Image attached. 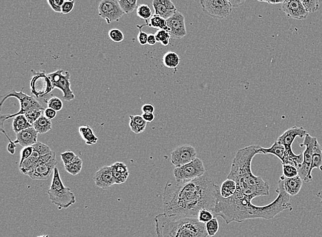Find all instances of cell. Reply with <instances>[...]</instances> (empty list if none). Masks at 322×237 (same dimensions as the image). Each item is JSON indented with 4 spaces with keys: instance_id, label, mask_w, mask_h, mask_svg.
Returning <instances> with one entry per match:
<instances>
[{
    "instance_id": "1",
    "label": "cell",
    "mask_w": 322,
    "mask_h": 237,
    "mask_svg": "<svg viewBox=\"0 0 322 237\" xmlns=\"http://www.w3.org/2000/svg\"><path fill=\"white\" fill-rule=\"evenodd\" d=\"M220 187L208 176L188 182L170 179L163 193L164 212L168 215L198 218L201 210L215 211Z\"/></svg>"
},
{
    "instance_id": "2",
    "label": "cell",
    "mask_w": 322,
    "mask_h": 237,
    "mask_svg": "<svg viewBox=\"0 0 322 237\" xmlns=\"http://www.w3.org/2000/svg\"><path fill=\"white\" fill-rule=\"evenodd\" d=\"M276 192L278 193L276 200L263 206L254 205L252 201L238 200L232 196L223 198L220 193L214 214L215 217H222L226 224H230L232 222L242 223L247 219L270 220L274 219L284 210L292 211V204L290 202L291 195L286 192L280 181Z\"/></svg>"
},
{
    "instance_id": "3",
    "label": "cell",
    "mask_w": 322,
    "mask_h": 237,
    "mask_svg": "<svg viewBox=\"0 0 322 237\" xmlns=\"http://www.w3.org/2000/svg\"><path fill=\"white\" fill-rule=\"evenodd\" d=\"M261 146L252 145L239 149L232 161L228 179L236 183V191L233 197L252 201L253 198L268 196L270 186L261 176H255L251 171V163L255 155L262 154Z\"/></svg>"
},
{
    "instance_id": "4",
    "label": "cell",
    "mask_w": 322,
    "mask_h": 237,
    "mask_svg": "<svg viewBox=\"0 0 322 237\" xmlns=\"http://www.w3.org/2000/svg\"><path fill=\"white\" fill-rule=\"evenodd\" d=\"M157 237H208L206 224L198 218L168 215L164 212L155 217Z\"/></svg>"
},
{
    "instance_id": "5",
    "label": "cell",
    "mask_w": 322,
    "mask_h": 237,
    "mask_svg": "<svg viewBox=\"0 0 322 237\" xmlns=\"http://www.w3.org/2000/svg\"><path fill=\"white\" fill-rule=\"evenodd\" d=\"M48 194L51 202L57 206L58 209H67L77 202L75 195L72 192L71 189L66 187L62 183L57 168H55L53 172L52 183Z\"/></svg>"
},
{
    "instance_id": "6",
    "label": "cell",
    "mask_w": 322,
    "mask_h": 237,
    "mask_svg": "<svg viewBox=\"0 0 322 237\" xmlns=\"http://www.w3.org/2000/svg\"><path fill=\"white\" fill-rule=\"evenodd\" d=\"M23 89L20 92L12 90L9 94L2 96L1 103H0L1 107L3 106L5 100L10 98H17L20 102V110L18 113L13 114V115H4L1 114V117H0V119H1V130L3 129L4 123L8 119L14 118L15 117L18 116L19 115H25L26 113L33 111V110H43V111H45L43 106L35 98H34L33 96H28V95L24 94L23 92Z\"/></svg>"
},
{
    "instance_id": "7",
    "label": "cell",
    "mask_w": 322,
    "mask_h": 237,
    "mask_svg": "<svg viewBox=\"0 0 322 237\" xmlns=\"http://www.w3.org/2000/svg\"><path fill=\"white\" fill-rule=\"evenodd\" d=\"M306 134L308 132L303 127L293 126L286 130L277 139L278 142L285 146L291 165L296 167L297 169L303 162V153L295 154L292 149L293 143L297 136L304 138Z\"/></svg>"
},
{
    "instance_id": "8",
    "label": "cell",
    "mask_w": 322,
    "mask_h": 237,
    "mask_svg": "<svg viewBox=\"0 0 322 237\" xmlns=\"http://www.w3.org/2000/svg\"><path fill=\"white\" fill-rule=\"evenodd\" d=\"M206 172L204 163L200 159L197 158L184 166L175 168L173 171V174L176 181L188 182L205 175Z\"/></svg>"
},
{
    "instance_id": "9",
    "label": "cell",
    "mask_w": 322,
    "mask_h": 237,
    "mask_svg": "<svg viewBox=\"0 0 322 237\" xmlns=\"http://www.w3.org/2000/svg\"><path fill=\"white\" fill-rule=\"evenodd\" d=\"M317 138L309 134L305 136L304 142L301 143V147H305L306 149L303 152V162L298 169V176L302 178L305 183H311L312 179L309 177L310 166H311L312 152Z\"/></svg>"
},
{
    "instance_id": "10",
    "label": "cell",
    "mask_w": 322,
    "mask_h": 237,
    "mask_svg": "<svg viewBox=\"0 0 322 237\" xmlns=\"http://www.w3.org/2000/svg\"><path fill=\"white\" fill-rule=\"evenodd\" d=\"M203 12L213 18L223 20L230 16L232 7L228 0H200Z\"/></svg>"
},
{
    "instance_id": "11",
    "label": "cell",
    "mask_w": 322,
    "mask_h": 237,
    "mask_svg": "<svg viewBox=\"0 0 322 237\" xmlns=\"http://www.w3.org/2000/svg\"><path fill=\"white\" fill-rule=\"evenodd\" d=\"M62 72L63 71L62 69H58L48 73V76L52 82L53 89H59L63 94L62 99L65 101L70 102L75 98V95L71 89L70 74L69 72L66 71L65 75H63Z\"/></svg>"
},
{
    "instance_id": "12",
    "label": "cell",
    "mask_w": 322,
    "mask_h": 237,
    "mask_svg": "<svg viewBox=\"0 0 322 237\" xmlns=\"http://www.w3.org/2000/svg\"><path fill=\"white\" fill-rule=\"evenodd\" d=\"M98 15L107 24L118 22L124 15L117 0H101L98 5Z\"/></svg>"
},
{
    "instance_id": "13",
    "label": "cell",
    "mask_w": 322,
    "mask_h": 237,
    "mask_svg": "<svg viewBox=\"0 0 322 237\" xmlns=\"http://www.w3.org/2000/svg\"><path fill=\"white\" fill-rule=\"evenodd\" d=\"M31 71L33 75L30 80V90L34 96L42 98L54 90L52 82L45 71L37 72L33 69Z\"/></svg>"
},
{
    "instance_id": "14",
    "label": "cell",
    "mask_w": 322,
    "mask_h": 237,
    "mask_svg": "<svg viewBox=\"0 0 322 237\" xmlns=\"http://www.w3.org/2000/svg\"><path fill=\"white\" fill-rule=\"evenodd\" d=\"M196 149L193 146L185 144L176 147L171 152V163L175 168L184 166L198 158Z\"/></svg>"
},
{
    "instance_id": "15",
    "label": "cell",
    "mask_w": 322,
    "mask_h": 237,
    "mask_svg": "<svg viewBox=\"0 0 322 237\" xmlns=\"http://www.w3.org/2000/svg\"><path fill=\"white\" fill-rule=\"evenodd\" d=\"M166 22L170 28L169 33L172 39H181L187 35L185 18L182 13L177 11L172 17L166 20Z\"/></svg>"
},
{
    "instance_id": "16",
    "label": "cell",
    "mask_w": 322,
    "mask_h": 237,
    "mask_svg": "<svg viewBox=\"0 0 322 237\" xmlns=\"http://www.w3.org/2000/svg\"><path fill=\"white\" fill-rule=\"evenodd\" d=\"M282 10L288 18L297 20H305L309 14L301 0H285L282 5Z\"/></svg>"
},
{
    "instance_id": "17",
    "label": "cell",
    "mask_w": 322,
    "mask_h": 237,
    "mask_svg": "<svg viewBox=\"0 0 322 237\" xmlns=\"http://www.w3.org/2000/svg\"><path fill=\"white\" fill-rule=\"evenodd\" d=\"M56 164H57V161L55 156L48 162L36 165L35 168L28 172L27 176L33 180L45 181L50 178L51 174L56 168Z\"/></svg>"
},
{
    "instance_id": "18",
    "label": "cell",
    "mask_w": 322,
    "mask_h": 237,
    "mask_svg": "<svg viewBox=\"0 0 322 237\" xmlns=\"http://www.w3.org/2000/svg\"><path fill=\"white\" fill-rule=\"evenodd\" d=\"M93 179L95 182L96 187L103 189H107L115 184L111 166H105L100 168L96 172Z\"/></svg>"
},
{
    "instance_id": "19",
    "label": "cell",
    "mask_w": 322,
    "mask_h": 237,
    "mask_svg": "<svg viewBox=\"0 0 322 237\" xmlns=\"http://www.w3.org/2000/svg\"><path fill=\"white\" fill-rule=\"evenodd\" d=\"M155 14L168 20L177 12V8L171 0H153Z\"/></svg>"
},
{
    "instance_id": "20",
    "label": "cell",
    "mask_w": 322,
    "mask_h": 237,
    "mask_svg": "<svg viewBox=\"0 0 322 237\" xmlns=\"http://www.w3.org/2000/svg\"><path fill=\"white\" fill-rule=\"evenodd\" d=\"M38 133L37 130L34 128V127L22 130L19 133L16 134V140L14 141L15 143L19 144L22 147H28L37 143Z\"/></svg>"
},
{
    "instance_id": "21",
    "label": "cell",
    "mask_w": 322,
    "mask_h": 237,
    "mask_svg": "<svg viewBox=\"0 0 322 237\" xmlns=\"http://www.w3.org/2000/svg\"><path fill=\"white\" fill-rule=\"evenodd\" d=\"M279 181L281 182L286 192L291 196H295L300 193L304 183L299 176L293 178H286L282 175Z\"/></svg>"
},
{
    "instance_id": "22",
    "label": "cell",
    "mask_w": 322,
    "mask_h": 237,
    "mask_svg": "<svg viewBox=\"0 0 322 237\" xmlns=\"http://www.w3.org/2000/svg\"><path fill=\"white\" fill-rule=\"evenodd\" d=\"M260 151L262 154L270 153V154L274 155V156L278 157L281 161L282 165H291L285 146L277 141L275 142L272 146H271L269 148L261 147Z\"/></svg>"
},
{
    "instance_id": "23",
    "label": "cell",
    "mask_w": 322,
    "mask_h": 237,
    "mask_svg": "<svg viewBox=\"0 0 322 237\" xmlns=\"http://www.w3.org/2000/svg\"><path fill=\"white\" fill-rule=\"evenodd\" d=\"M319 169L322 172V146L318 141L316 142L312 152L311 166H310L309 177L312 180V172L314 169Z\"/></svg>"
},
{
    "instance_id": "24",
    "label": "cell",
    "mask_w": 322,
    "mask_h": 237,
    "mask_svg": "<svg viewBox=\"0 0 322 237\" xmlns=\"http://www.w3.org/2000/svg\"><path fill=\"white\" fill-rule=\"evenodd\" d=\"M130 126L134 133L139 134L145 132L147 122L140 115H130Z\"/></svg>"
},
{
    "instance_id": "25",
    "label": "cell",
    "mask_w": 322,
    "mask_h": 237,
    "mask_svg": "<svg viewBox=\"0 0 322 237\" xmlns=\"http://www.w3.org/2000/svg\"><path fill=\"white\" fill-rule=\"evenodd\" d=\"M79 132L81 138L84 140L85 143L89 146L95 145L98 141L97 136L95 135L92 128L89 126L79 127Z\"/></svg>"
},
{
    "instance_id": "26",
    "label": "cell",
    "mask_w": 322,
    "mask_h": 237,
    "mask_svg": "<svg viewBox=\"0 0 322 237\" xmlns=\"http://www.w3.org/2000/svg\"><path fill=\"white\" fill-rule=\"evenodd\" d=\"M145 25L147 27L154 28V29L164 30L168 32H170V28L167 26L166 20L155 14L153 15L150 20L146 21Z\"/></svg>"
},
{
    "instance_id": "27",
    "label": "cell",
    "mask_w": 322,
    "mask_h": 237,
    "mask_svg": "<svg viewBox=\"0 0 322 237\" xmlns=\"http://www.w3.org/2000/svg\"><path fill=\"white\" fill-rule=\"evenodd\" d=\"M236 191V183L233 180H225L220 187V193L223 198H228L234 195Z\"/></svg>"
},
{
    "instance_id": "28",
    "label": "cell",
    "mask_w": 322,
    "mask_h": 237,
    "mask_svg": "<svg viewBox=\"0 0 322 237\" xmlns=\"http://www.w3.org/2000/svg\"><path fill=\"white\" fill-rule=\"evenodd\" d=\"M33 126L38 133L43 134L52 130V124L50 119L46 118L44 115H43L34 123Z\"/></svg>"
},
{
    "instance_id": "29",
    "label": "cell",
    "mask_w": 322,
    "mask_h": 237,
    "mask_svg": "<svg viewBox=\"0 0 322 237\" xmlns=\"http://www.w3.org/2000/svg\"><path fill=\"white\" fill-rule=\"evenodd\" d=\"M33 125L28 122L24 115H19L13 119V130L15 134H18L22 130L31 128Z\"/></svg>"
},
{
    "instance_id": "30",
    "label": "cell",
    "mask_w": 322,
    "mask_h": 237,
    "mask_svg": "<svg viewBox=\"0 0 322 237\" xmlns=\"http://www.w3.org/2000/svg\"><path fill=\"white\" fill-rule=\"evenodd\" d=\"M162 61L165 67L168 69H175L179 64L180 58L177 53L168 52L163 56Z\"/></svg>"
},
{
    "instance_id": "31",
    "label": "cell",
    "mask_w": 322,
    "mask_h": 237,
    "mask_svg": "<svg viewBox=\"0 0 322 237\" xmlns=\"http://www.w3.org/2000/svg\"><path fill=\"white\" fill-rule=\"evenodd\" d=\"M64 168L68 173L73 176H77L80 174L83 168V161L81 160L80 157L77 156V159L70 164L64 166Z\"/></svg>"
},
{
    "instance_id": "32",
    "label": "cell",
    "mask_w": 322,
    "mask_h": 237,
    "mask_svg": "<svg viewBox=\"0 0 322 237\" xmlns=\"http://www.w3.org/2000/svg\"><path fill=\"white\" fill-rule=\"evenodd\" d=\"M119 5L124 14L130 15L137 9L138 0H119Z\"/></svg>"
},
{
    "instance_id": "33",
    "label": "cell",
    "mask_w": 322,
    "mask_h": 237,
    "mask_svg": "<svg viewBox=\"0 0 322 237\" xmlns=\"http://www.w3.org/2000/svg\"><path fill=\"white\" fill-rule=\"evenodd\" d=\"M136 11H137L138 17H139L142 20H145V22L150 20L151 17L153 16L151 8L147 5L138 6Z\"/></svg>"
},
{
    "instance_id": "34",
    "label": "cell",
    "mask_w": 322,
    "mask_h": 237,
    "mask_svg": "<svg viewBox=\"0 0 322 237\" xmlns=\"http://www.w3.org/2000/svg\"><path fill=\"white\" fill-rule=\"evenodd\" d=\"M155 35L157 43H160L164 46H168L170 43V39H172L169 32L164 30H158Z\"/></svg>"
},
{
    "instance_id": "35",
    "label": "cell",
    "mask_w": 322,
    "mask_h": 237,
    "mask_svg": "<svg viewBox=\"0 0 322 237\" xmlns=\"http://www.w3.org/2000/svg\"><path fill=\"white\" fill-rule=\"evenodd\" d=\"M206 231H207L208 236H214L219 230V223L217 218L214 217L208 223H206Z\"/></svg>"
},
{
    "instance_id": "36",
    "label": "cell",
    "mask_w": 322,
    "mask_h": 237,
    "mask_svg": "<svg viewBox=\"0 0 322 237\" xmlns=\"http://www.w3.org/2000/svg\"><path fill=\"white\" fill-rule=\"evenodd\" d=\"M301 2L308 13H314L319 11V0H301Z\"/></svg>"
},
{
    "instance_id": "37",
    "label": "cell",
    "mask_w": 322,
    "mask_h": 237,
    "mask_svg": "<svg viewBox=\"0 0 322 237\" xmlns=\"http://www.w3.org/2000/svg\"><path fill=\"white\" fill-rule=\"evenodd\" d=\"M214 217H215V215L212 210L204 208V209L201 210L200 212H199L198 219L200 222L206 224V223L213 219Z\"/></svg>"
},
{
    "instance_id": "38",
    "label": "cell",
    "mask_w": 322,
    "mask_h": 237,
    "mask_svg": "<svg viewBox=\"0 0 322 237\" xmlns=\"http://www.w3.org/2000/svg\"><path fill=\"white\" fill-rule=\"evenodd\" d=\"M282 172L286 178H293L298 176V170L292 165H282Z\"/></svg>"
},
{
    "instance_id": "39",
    "label": "cell",
    "mask_w": 322,
    "mask_h": 237,
    "mask_svg": "<svg viewBox=\"0 0 322 237\" xmlns=\"http://www.w3.org/2000/svg\"><path fill=\"white\" fill-rule=\"evenodd\" d=\"M44 113V111L43 110H33L28 112L25 114L26 118L27 119L28 122L30 124L33 125L38 119L41 116H42L43 113Z\"/></svg>"
},
{
    "instance_id": "40",
    "label": "cell",
    "mask_w": 322,
    "mask_h": 237,
    "mask_svg": "<svg viewBox=\"0 0 322 237\" xmlns=\"http://www.w3.org/2000/svg\"><path fill=\"white\" fill-rule=\"evenodd\" d=\"M108 35H109L110 39L115 43L122 42L123 40L124 39L123 32L121 31L120 30L117 29V28H113V29L110 30Z\"/></svg>"
},
{
    "instance_id": "41",
    "label": "cell",
    "mask_w": 322,
    "mask_h": 237,
    "mask_svg": "<svg viewBox=\"0 0 322 237\" xmlns=\"http://www.w3.org/2000/svg\"><path fill=\"white\" fill-rule=\"evenodd\" d=\"M47 104H48V108L54 109L56 112L61 111L62 106H63L61 100L57 98V97H53V98L48 100Z\"/></svg>"
},
{
    "instance_id": "42",
    "label": "cell",
    "mask_w": 322,
    "mask_h": 237,
    "mask_svg": "<svg viewBox=\"0 0 322 237\" xmlns=\"http://www.w3.org/2000/svg\"><path fill=\"white\" fill-rule=\"evenodd\" d=\"M111 168L112 172L130 176V172H128L127 167H126L124 163L116 162L111 165Z\"/></svg>"
},
{
    "instance_id": "43",
    "label": "cell",
    "mask_w": 322,
    "mask_h": 237,
    "mask_svg": "<svg viewBox=\"0 0 322 237\" xmlns=\"http://www.w3.org/2000/svg\"><path fill=\"white\" fill-rule=\"evenodd\" d=\"M60 157H61L64 166H66V165L73 163L77 159V156L73 151L68 150L65 151V152L60 153Z\"/></svg>"
},
{
    "instance_id": "44",
    "label": "cell",
    "mask_w": 322,
    "mask_h": 237,
    "mask_svg": "<svg viewBox=\"0 0 322 237\" xmlns=\"http://www.w3.org/2000/svg\"><path fill=\"white\" fill-rule=\"evenodd\" d=\"M145 26H146L145 24L136 26V27L139 29V34H138V42L142 45L147 44L148 37H149V35H148L147 33L143 31V28L145 27Z\"/></svg>"
},
{
    "instance_id": "45",
    "label": "cell",
    "mask_w": 322,
    "mask_h": 237,
    "mask_svg": "<svg viewBox=\"0 0 322 237\" xmlns=\"http://www.w3.org/2000/svg\"><path fill=\"white\" fill-rule=\"evenodd\" d=\"M34 150L33 146H28V147H23L22 150H21V158L20 161V164L22 165L23 163H24V161H26V159L29 158L30 156H31L32 153H33Z\"/></svg>"
},
{
    "instance_id": "46",
    "label": "cell",
    "mask_w": 322,
    "mask_h": 237,
    "mask_svg": "<svg viewBox=\"0 0 322 237\" xmlns=\"http://www.w3.org/2000/svg\"><path fill=\"white\" fill-rule=\"evenodd\" d=\"M33 146L34 148L37 149V150L39 151L41 156H43V155L47 154V153H50L52 151L48 145L41 143V142L38 141L37 143H35V145H33Z\"/></svg>"
},
{
    "instance_id": "47",
    "label": "cell",
    "mask_w": 322,
    "mask_h": 237,
    "mask_svg": "<svg viewBox=\"0 0 322 237\" xmlns=\"http://www.w3.org/2000/svg\"><path fill=\"white\" fill-rule=\"evenodd\" d=\"M75 1L66 2L61 7V14L68 15L74 10L75 8Z\"/></svg>"
},
{
    "instance_id": "48",
    "label": "cell",
    "mask_w": 322,
    "mask_h": 237,
    "mask_svg": "<svg viewBox=\"0 0 322 237\" xmlns=\"http://www.w3.org/2000/svg\"><path fill=\"white\" fill-rule=\"evenodd\" d=\"M44 116L48 119H52L55 118L56 116V111L54 109H50V108H47L45 109L44 113H43Z\"/></svg>"
},
{
    "instance_id": "49",
    "label": "cell",
    "mask_w": 322,
    "mask_h": 237,
    "mask_svg": "<svg viewBox=\"0 0 322 237\" xmlns=\"http://www.w3.org/2000/svg\"><path fill=\"white\" fill-rule=\"evenodd\" d=\"M142 111L143 113H153L155 112V107L151 104H145L142 107Z\"/></svg>"
},
{
    "instance_id": "50",
    "label": "cell",
    "mask_w": 322,
    "mask_h": 237,
    "mask_svg": "<svg viewBox=\"0 0 322 237\" xmlns=\"http://www.w3.org/2000/svg\"><path fill=\"white\" fill-rule=\"evenodd\" d=\"M47 2H48V5L50 6L53 11H54L55 13H61V8L58 7L56 5L55 0H47Z\"/></svg>"
},
{
    "instance_id": "51",
    "label": "cell",
    "mask_w": 322,
    "mask_h": 237,
    "mask_svg": "<svg viewBox=\"0 0 322 237\" xmlns=\"http://www.w3.org/2000/svg\"><path fill=\"white\" fill-rule=\"evenodd\" d=\"M233 8L241 7L247 2V0H228Z\"/></svg>"
},
{
    "instance_id": "52",
    "label": "cell",
    "mask_w": 322,
    "mask_h": 237,
    "mask_svg": "<svg viewBox=\"0 0 322 237\" xmlns=\"http://www.w3.org/2000/svg\"><path fill=\"white\" fill-rule=\"evenodd\" d=\"M142 116L147 123L152 122L155 119L154 113H143Z\"/></svg>"
},
{
    "instance_id": "53",
    "label": "cell",
    "mask_w": 322,
    "mask_h": 237,
    "mask_svg": "<svg viewBox=\"0 0 322 237\" xmlns=\"http://www.w3.org/2000/svg\"><path fill=\"white\" fill-rule=\"evenodd\" d=\"M157 43L156 37L153 34H149L148 37L147 44L149 45H154Z\"/></svg>"
},
{
    "instance_id": "54",
    "label": "cell",
    "mask_w": 322,
    "mask_h": 237,
    "mask_svg": "<svg viewBox=\"0 0 322 237\" xmlns=\"http://www.w3.org/2000/svg\"><path fill=\"white\" fill-rule=\"evenodd\" d=\"M260 3H266L270 5H278V4H283L285 0H257Z\"/></svg>"
},
{
    "instance_id": "55",
    "label": "cell",
    "mask_w": 322,
    "mask_h": 237,
    "mask_svg": "<svg viewBox=\"0 0 322 237\" xmlns=\"http://www.w3.org/2000/svg\"><path fill=\"white\" fill-rule=\"evenodd\" d=\"M15 148H16V143H15V142L13 141H11L10 143H9V145H8V151H9V152L11 153V154H14L15 153Z\"/></svg>"
},
{
    "instance_id": "56",
    "label": "cell",
    "mask_w": 322,
    "mask_h": 237,
    "mask_svg": "<svg viewBox=\"0 0 322 237\" xmlns=\"http://www.w3.org/2000/svg\"><path fill=\"white\" fill-rule=\"evenodd\" d=\"M66 3L65 0H55V4L58 7L61 8L63 4Z\"/></svg>"
},
{
    "instance_id": "57",
    "label": "cell",
    "mask_w": 322,
    "mask_h": 237,
    "mask_svg": "<svg viewBox=\"0 0 322 237\" xmlns=\"http://www.w3.org/2000/svg\"><path fill=\"white\" fill-rule=\"evenodd\" d=\"M317 197L321 200V205L322 206V190L320 191L319 193H317Z\"/></svg>"
},
{
    "instance_id": "58",
    "label": "cell",
    "mask_w": 322,
    "mask_h": 237,
    "mask_svg": "<svg viewBox=\"0 0 322 237\" xmlns=\"http://www.w3.org/2000/svg\"><path fill=\"white\" fill-rule=\"evenodd\" d=\"M37 237H49V235L48 234L41 235V236H37Z\"/></svg>"
},
{
    "instance_id": "59",
    "label": "cell",
    "mask_w": 322,
    "mask_h": 237,
    "mask_svg": "<svg viewBox=\"0 0 322 237\" xmlns=\"http://www.w3.org/2000/svg\"><path fill=\"white\" fill-rule=\"evenodd\" d=\"M66 2H74L75 1V0H65Z\"/></svg>"
},
{
    "instance_id": "60",
    "label": "cell",
    "mask_w": 322,
    "mask_h": 237,
    "mask_svg": "<svg viewBox=\"0 0 322 237\" xmlns=\"http://www.w3.org/2000/svg\"><path fill=\"white\" fill-rule=\"evenodd\" d=\"M117 1H119V0H117Z\"/></svg>"
}]
</instances>
